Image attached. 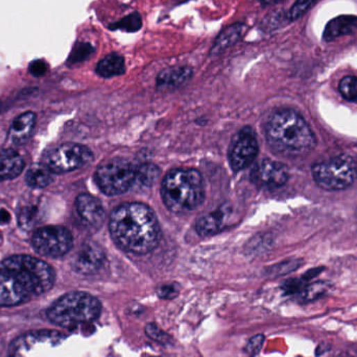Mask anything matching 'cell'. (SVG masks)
Returning <instances> with one entry per match:
<instances>
[{
	"mask_svg": "<svg viewBox=\"0 0 357 357\" xmlns=\"http://www.w3.org/2000/svg\"><path fill=\"white\" fill-rule=\"evenodd\" d=\"M137 168L128 160L114 158L99 166L95 172L101 192L107 196H118L130 190L136 180Z\"/></svg>",
	"mask_w": 357,
	"mask_h": 357,
	"instance_id": "7",
	"label": "cell"
},
{
	"mask_svg": "<svg viewBox=\"0 0 357 357\" xmlns=\"http://www.w3.org/2000/svg\"><path fill=\"white\" fill-rule=\"evenodd\" d=\"M190 66H174L160 72L157 78V86L160 89H174L183 86L192 78Z\"/></svg>",
	"mask_w": 357,
	"mask_h": 357,
	"instance_id": "16",
	"label": "cell"
},
{
	"mask_svg": "<svg viewBox=\"0 0 357 357\" xmlns=\"http://www.w3.org/2000/svg\"><path fill=\"white\" fill-rule=\"evenodd\" d=\"M76 208L81 219L93 228H99L105 219V209L99 199L88 194L76 198Z\"/></svg>",
	"mask_w": 357,
	"mask_h": 357,
	"instance_id": "13",
	"label": "cell"
},
{
	"mask_svg": "<svg viewBox=\"0 0 357 357\" xmlns=\"http://www.w3.org/2000/svg\"><path fill=\"white\" fill-rule=\"evenodd\" d=\"M247 26L242 22L232 24L225 30L219 33V36L215 38V43L211 47L210 53L213 56H217L225 51L229 47L235 45L240 39L244 37L247 32Z\"/></svg>",
	"mask_w": 357,
	"mask_h": 357,
	"instance_id": "18",
	"label": "cell"
},
{
	"mask_svg": "<svg viewBox=\"0 0 357 357\" xmlns=\"http://www.w3.org/2000/svg\"><path fill=\"white\" fill-rule=\"evenodd\" d=\"M144 330L147 335L151 338V340H157V342H162V344L169 342H168L170 340L169 336L165 332L162 331L155 324H147Z\"/></svg>",
	"mask_w": 357,
	"mask_h": 357,
	"instance_id": "30",
	"label": "cell"
},
{
	"mask_svg": "<svg viewBox=\"0 0 357 357\" xmlns=\"http://www.w3.org/2000/svg\"><path fill=\"white\" fill-rule=\"evenodd\" d=\"M26 183L33 188H44L53 182V172L44 164H35L26 172Z\"/></svg>",
	"mask_w": 357,
	"mask_h": 357,
	"instance_id": "21",
	"label": "cell"
},
{
	"mask_svg": "<svg viewBox=\"0 0 357 357\" xmlns=\"http://www.w3.org/2000/svg\"><path fill=\"white\" fill-rule=\"evenodd\" d=\"M281 14L280 13H273L267 15V17H265V19L261 22L263 28H267V30H274V28H277L279 26V24H281Z\"/></svg>",
	"mask_w": 357,
	"mask_h": 357,
	"instance_id": "33",
	"label": "cell"
},
{
	"mask_svg": "<svg viewBox=\"0 0 357 357\" xmlns=\"http://www.w3.org/2000/svg\"><path fill=\"white\" fill-rule=\"evenodd\" d=\"M142 28V18L140 14L133 12L130 15L122 18L119 22L112 24L110 28L113 31L120 30L126 33H136Z\"/></svg>",
	"mask_w": 357,
	"mask_h": 357,
	"instance_id": "23",
	"label": "cell"
},
{
	"mask_svg": "<svg viewBox=\"0 0 357 357\" xmlns=\"http://www.w3.org/2000/svg\"><path fill=\"white\" fill-rule=\"evenodd\" d=\"M230 215H231V210L228 207H222L201 217L197 223V231L202 236L217 233L229 224Z\"/></svg>",
	"mask_w": 357,
	"mask_h": 357,
	"instance_id": "14",
	"label": "cell"
},
{
	"mask_svg": "<svg viewBox=\"0 0 357 357\" xmlns=\"http://www.w3.org/2000/svg\"><path fill=\"white\" fill-rule=\"evenodd\" d=\"M92 151L78 143H64L51 149L43 159V164L55 174L74 172L92 161Z\"/></svg>",
	"mask_w": 357,
	"mask_h": 357,
	"instance_id": "8",
	"label": "cell"
},
{
	"mask_svg": "<svg viewBox=\"0 0 357 357\" xmlns=\"http://www.w3.org/2000/svg\"><path fill=\"white\" fill-rule=\"evenodd\" d=\"M24 161L13 149H0V181L12 180L24 172Z\"/></svg>",
	"mask_w": 357,
	"mask_h": 357,
	"instance_id": "17",
	"label": "cell"
},
{
	"mask_svg": "<svg viewBox=\"0 0 357 357\" xmlns=\"http://www.w3.org/2000/svg\"><path fill=\"white\" fill-rule=\"evenodd\" d=\"M263 344H265V336L263 334H257L249 340L244 351L250 357L256 356L263 349Z\"/></svg>",
	"mask_w": 357,
	"mask_h": 357,
	"instance_id": "28",
	"label": "cell"
},
{
	"mask_svg": "<svg viewBox=\"0 0 357 357\" xmlns=\"http://www.w3.org/2000/svg\"><path fill=\"white\" fill-rule=\"evenodd\" d=\"M313 176L323 190H344L356 181L357 160L349 155L330 158L313 165Z\"/></svg>",
	"mask_w": 357,
	"mask_h": 357,
	"instance_id": "6",
	"label": "cell"
},
{
	"mask_svg": "<svg viewBox=\"0 0 357 357\" xmlns=\"http://www.w3.org/2000/svg\"><path fill=\"white\" fill-rule=\"evenodd\" d=\"M11 221V215L9 211L1 209L0 210V225H7Z\"/></svg>",
	"mask_w": 357,
	"mask_h": 357,
	"instance_id": "35",
	"label": "cell"
},
{
	"mask_svg": "<svg viewBox=\"0 0 357 357\" xmlns=\"http://www.w3.org/2000/svg\"><path fill=\"white\" fill-rule=\"evenodd\" d=\"M109 228L112 238L122 250L137 255L153 250L161 236L155 213L141 203H126L114 209Z\"/></svg>",
	"mask_w": 357,
	"mask_h": 357,
	"instance_id": "2",
	"label": "cell"
},
{
	"mask_svg": "<svg viewBox=\"0 0 357 357\" xmlns=\"http://www.w3.org/2000/svg\"><path fill=\"white\" fill-rule=\"evenodd\" d=\"M160 174V169L153 164H143L137 168L136 178L145 186H151L155 183Z\"/></svg>",
	"mask_w": 357,
	"mask_h": 357,
	"instance_id": "25",
	"label": "cell"
},
{
	"mask_svg": "<svg viewBox=\"0 0 357 357\" xmlns=\"http://www.w3.org/2000/svg\"><path fill=\"white\" fill-rule=\"evenodd\" d=\"M340 94L347 101L357 103V78L354 76H344L338 85Z\"/></svg>",
	"mask_w": 357,
	"mask_h": 357,
	"instance_id": "26",
	"label": "cell"
},
{
	"mask_svg": "<svg viewBox=\"0 0 357 357\" xmlns=\"http://www.w3.org/2000/svg\"><path fill=\"white\" fill-rule=\"evenodd\" d=\"M251 178L263 188H281L288 180V169L279 162L265 159L257 163L251 172Z\"/></svg>",
	"mask_w": 357,
	"mask_h": 357,
	"instance_id": "11",
	"label": "cell"
},
{
	"mask_svg": "<svg viewBox=\"0 0 357 357\" xmlns=\"http://www.w3.org/2000/svg\"><path fill=\"white\" fill-rule=\"evenodd\" d=\"M258 153V142L251 128H242L230 145L229 161L234 172H240L254 161Z\"/></svg>",
	"mask_w": 357,
	"mask_h": 357,
	"instance_id": "10",
	"label": "cell"
},
{
	"mask_svg": "<svg viewBox=\"0 0 357 357\" xmlns=\"http://www.w3.org/2000/svg\"><path fill=\"white\" fill-rule=\"evenodd\" d=\"M56 274L41 259L28 255L9 257L0 263V307L16 306L53 288Z\"/></svg>",
	"mask_w": 357,
	"mask_h": 357,
	"instance_id": "1",
	"label": "cell"
},
{
	"mask_svg": "<svg viewBox=\"0 0 357 357\" xmlns=\"http://www.w3.org/2000/svg\"><path fill=\"white\" fill-rule=\"evenodd\" d=\"M265 134L269 147L286 157L306 155L315 145L310 126L294 110L274 112L267 120Z\"/></svg>",
	"mask_w": 357,
	"mask_h": 357,
	"instance_id": "3",
	"label": "cell"
},
{
	"mask_svg": "<svg viewBox=\"0 0 357 357\" xmlns=\"http://www.w3.org/2000/svg\"><path fill=\"white\" fill-rule=\"evenodd\" d=\"M47 70H49V65H47V62L43 61V60H36V61H33L32 63L28 66V72L32 76H44L47 74Z\"/></svg>",
	"mask_w": 357,
	"mask_h": 357,
	"instance_id": "32",
	"label": "cell"
},
{
	"mask_svg": "<svg viewBox=\"0 0 357 357\" xmlns=\"http://www.w3.org/2000/svg\"><path fill=\"white\" fill-rule=\"evenodd\" d=\"M37 211L34 207H30V208H24L22 213L19 215V223L20 225L24 228L32 227L34 225L35 217H36Z\"/></svg>",
	"mask_w": 357,
	"mask_h": 357,
	"instance_id": "31",
	"label": "cell"
},
{
	"mask_svg": "<svg viewBox=\"0 0 357 357\" xmlns=\"http://www.w3.org/2000/svg\"><path fill=\"white\" fill-rule=\"evenodd\" d=\"M259 1H260L263 7H267V6L277 5V3L282 1V0H259Z\"/></svg>",
	"mask_w": 357,
	"mask_h": 357,
	"instance_id": "36",
	"label": "cell"
},
{
	"mask_svg": "<svg viewBox=\"0 0 357 357\" xmlns=\"http://www.w3.org/2000/svg\"><path fill=\"white\" fill-rule=\"evenodd\" d=\"M101 302L92 294L72 292L51 304L47 309V317L57 325L69 327L94 321L101 315Z\"/></svg>",
	"mask_w": 357,
	"mask_h": 357,
	"instance_id": "5",
	"label": "cell"
},
{
	"mask_svg": "<svg viewBox=\"0 0 357 357\" xmlns=\"http://www.w3.org/2000/svg\"><path fill=\"white\" fill-rule=\"evenodd\" d=\"M308 284V282L305 281L303 278L300 279H290L284 282L282 285V290L285 292L286 294H298L305 286Z\"/></svg>",
	"mask_w": 357,
	"mask_h": 357,
	"instance_id": "29",
	"label": "cell"
},
{
	"mask_svg": "<svg viewBox=\"0 0 357 357\" xmlns=\"http://www.w3.org/2000/svg\"><path fill=\"white\" fill-rule=\"evenodd\" d=\"M319 0H297L292 6V9L288 13V18L290 22H294L302 17L305 13L309 11Z\"/></svg>",
	"mask_w": 357,
	"mask_h": 357,
	"instance_id": "27",
	"label": "cell"
},
{
	"mask_svg": "<svg viewBox=\"0 0 357 357\" xmlns=\"http://www.w3.org/2000/svg\"><path fill=\"white\" fill-rule=\"evenodd\" d=\"M162 200L168 210L184 215L196 210L205 199L202 176L192 168H176L167 172L161 188Z\"/></svg>",
	"mask_w": 357,
	"mask_h": 357,
	"instance_id": "4",
	"label": "cell"
},
{
	"mask_svg": "<svg viewBox=\"0 0 357 357\" xmlns=\"http://www.w3.org/2000/svg\"><path fill=\"white\" fill-rule=\"evenodd\" d=\"M95 49L88 42H78L68 57V64H78L88 60L94 53Z\"/></svg>",
	"mask_w": 357,
	"mask_h": 357,
	"instance_id": "24",
	"label": "cell"
},
{
	"mask_svg": "<svg viewBox=\"0 0 357 357\" xmlns=\"http://www.w3.org/2000/svg\"><path fill=\"white\" fill-rule=\"evenodd\" d=\"M158 294L160 298L172 299L178 294V288L174 285H163L158 290Z\"/></svg>",
	"mask_w": 357,
	"mask_h": 357,
	"instance_id": "34",
	"label": "cell"
},
{
	"mask_svg": "<svg viewBox=\"0 0 357 357\" xmlns=\"http://www.w3.org/2000/svg\"><path fill=\"white\" fill-rule=\"evenodd\" d=\"M95 72L103 78H111L122 76L126 72L124 57L119 53H110L97 63Z\"/></svg>",
	"mask_w": 357,
	"mask_h": 357,
	"instance_id": "20",
	"label": "cell"
},
{
	"mask_svg": "<svg viewBox=\"0 0 357 357\" xmlns=\"http://www.w3.org/2000/svg\"><path fill=\"white\" fill-rule=\"evenodd\" d=\"M36 124V114L34 112H26L14 119L10 126L8 138L10 142L16 145H22L31 138Z\"/></svg>",
	"mask_w": 357,
	"mask_h": 357,
	"instance_id": "15",
	"label": "cell"
},
{
	"mask_svg": "<svg viewBox=\"0 0 357 357\" xmlns=\"http://www.w3.org/2000/svg\"><path fill=\"white\" fill-rule=\"evenodd\" d=\"M35 251L42 256L59 258L74 246L72 233L61 226H47L35 232L32 238Z\"/></svg>",
	"mask_w": 357,
	"mask_h": 357,
	"instance_id": "9",
	"label": "cell"
},
{
	"mask_svg": "<svg viewBox=\"0 0 357 357\" xmlns=\"http://www.w3.org/2000/svg\"><path fill=\"white\" fill-rule=\"evenodd\" d=\"M329 288V283L324 281L307 284L298 294H296V300L301 304L313 302V301L317 300L324 294H327Z\"/></svg>",
	"mask_w": 357,
	"mask_h": 357,
	"instance_id": "22",
	"label": "cell"
},
{
	"mask_svg": "<svg viewBox=\"0 0 357 357\" xmlns=\"http://www.w3.org/2000/svg\"><path fill=\"white\" fill-rule=\"evenodd\" d=\"M105 260V253L99 244L86 242L74 256L72 267L81 275H93L99 272Z\"/></svg>",
	"mask_w": 357,
	"mask_h": 357,
	"instance_id": "12",
	"label": "cell"
},
{
	"mask_svg": "<svg viewBox=\"0 0 357 357\" xmlns=\"http://www.w3.org/2000/svg\"><path fill=\"white\" fill-rule=\"evenodd\" d=\"M357 31V16L342 15L328 22L324 30L323 39L327 42Z\"/></svg>",
	"mask_w": 357,
	"mask_h": 357,
	"instance_id": "19",
	"label": "cell"
}]
</instances>
